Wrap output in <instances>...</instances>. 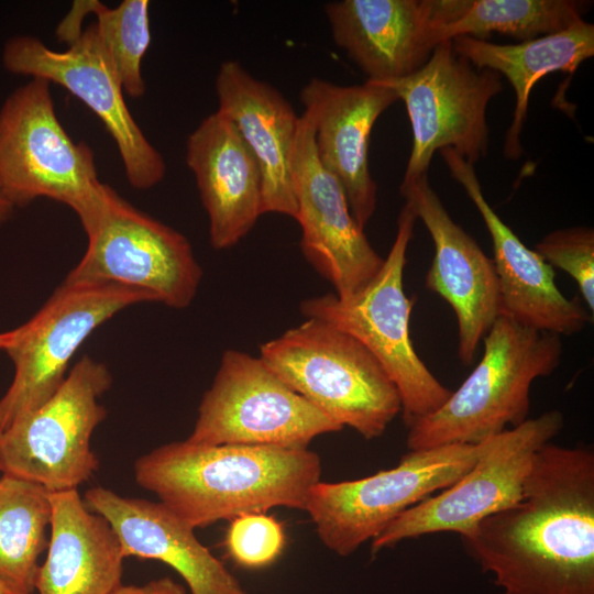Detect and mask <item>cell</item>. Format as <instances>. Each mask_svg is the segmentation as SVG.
<instances>
[{
	"mask_svg": "<svg viewBox=\"0 0 594 594\" xmlns=\"http://www.w3.org/2000/svg\"><path fill=\"white\" fill-rule=\"evenodd\" d=\"M111 594H186V590L172 578L164 576L143 585L121 584Z\"/></svg>",
	"mask_w": 594,
	"mask_h": 594,
	"instance_id": "30",
	"label": "cell"
},
{
	"mask_svg": "<svg viewBox=\"0 0 594 594\" xmlns=\"http://www.w3.org/2000/svg\"><path fill=\"white\" fill-rule=\"evenodd\" d=\"M417 216L405 201L393 245L376 276L360 292L340 298L326 294L304 300L306 318L321 320L361 342L396 385L407 428L437 410L452 391L442 385L417 354L409 336L414 300L404 290L406 253Z\"/></svg>",
	"mask_w": 594,
	"mask_h": 594,
	"instance_id": "6",
	"label": "cell"
},
{
	"mask_svg": "<svg viewBox=\"0 0 594 594\" xmlns=\"http://www.w3.org/2000/svg\"><path fill=\"white\" fill-rule=\"evenodd\" d=\"M85 254L63 284H118L183 309L195 298L202 271L185 235L142 212L111 187Z\"/></svg>",
	"mask_w": 594,
	"mask_h": 594,
	"instance_id": "11",
	"label": "cell"
},
{
	"mask_svg": "<svg viewBox=\"0 0 594 594\" xmlns=\"http://www.w3.org/2000/svg\"><path fill=\"white\" fill-rule=\"evenodd\" d=\"M13 208V205L8 200L0 186V227L9 219Z\"/></svg>",
	"mask_w": 594,
	"mask_h": 594,
	"instance_id": "31",
	"label": "cell"
},
{
	"mask_svg": "<svg viewBox=\"0 0 594 594\" xmlns=\"http://www.w3.org/2000/svg\"><path fill=\"white\" fill-rule=\"evenodd\" d=\"M484 352L460 387L433 413L408 427L409 451L477 444L528 419L535 380L551 375L563 353L561 337L499 315Z\"/></svg>",
	"mask_w": 594,
	"mask_h": 594,
	"instance_id": "3",
	"label": "cell"
},
{
	"mask_svg": "<svg viewBox=\"0 0 594 594\" xmlns=\"http://www.w3.org/2000/svg\"><path fill=\"white\" fill-rule=\"evenodd\" d=\"M151 294L118 284H62L41 309L13 329L6 348L13 378L0 398V432L50 399L86 339L122 309L151 302Z\"/></svg>",
	"mask_w": 594,
	"mask_h": 594,
	"instance_id": "9",
	"label": "cell"
},
{
	"mask_svg": "<svg viewBox=\"0 0 594 594\" xmlns=\"http://www.w3.org/2000/svg\"><path fill=\"white\" fill-rule=\"evenodd\" d=\"M321 462L308 449L174 441L134 463L136 483L193 529L273 507L305 510Z\"/></svg>",
	"mask_w": 594,
	"mask_h": 594,
	"instance_id": "2",
	"label": "cell"
},
{
	"mask_svg": "<svg viewBox=\"0 0 594 594\" xmlns=\"http://www.w3.org/2000/svg\"><path fill=\"white\" fill-rule=\"evenodd\" d=\"M47 554L35 581L38 594H111L122 584L121 543L77 490L51 493Z\"/></svg>",
	"mask_w": 594,
	"mask_h": 594,
	"instance_id": "23",
	"label": "cell"
},
{
	"mask_svg": "<svg viewBox=\"0 0 594 594\" xmlns=\"http://www.w3.org/2000/svg\"><path fill=\"white\" fill-rule=\"evenodd\" d=\"M451 41L455 53L474 67L494 70L513 86L516 103L513 121L505 134L503 154L509 160H517L522 154L520 135L534 85L553 72L573 74L592 57L594 25L581 19L560 32L518 44H495L471 36H458Z\"/></svg>",
	"mask_w": 594,
	"mask_h": 594,
	"instance_id": "24",
	"label": "cell"
},
{
	"mask_svg": "<svg viewBox=\"0 0 594 594\" xmlns=\"http://www.w3.org/2000/svg\"><path fill=\"white\" fill-rule=\"evenodd\" d=\"M68 45L57 52L34 36H14L4 44L2 63L10 73L57 84L80 99L114 140L130 185L139 190L154 187L165 176V161L131 114L95 23Z\"/></svg>",
	"mask_w": 594,
	"mask_h": 594,
	"instance_id": "14",
	"label": "cell"
},
{
	"mask_svg": "<svg viewBox=\"0 0 594 594\" xmlns=\"http://www.w3.org/2000/svg\"><path fill=\"white\" fill-rule=\"evenodd\" d=\"M260 359L287 386L343 428L381 437L402 413L396 385L352 336L314 318L261 345Z\"/></svg>",
	"mask_w": 594,
	"mask_h": 594,
	"instance_id": "4",
	"label": "cell"
},
{
	"mask_svg": "<svg viewBox=\"0 0 594 594\" xmlns=\"http://www.w3.org/2000/svg\"><path fill=\"white\" fill-rule=\"evenodd\" d=\"M563 425V414L552 409L484 440L474 465L455 483L395 518L372 540V552L429 534L469 536L484 518L520 498L537 451Z\"/></svg>",
	"mask_w": 594,
	"mask_h": 594,
	"instance_id": "12",
	"label": "cell"
},
{
	"mask_svg": "<svg viewBox=\"0 0 594 594\" xmlns=\"http://www.w3.org/2000/svg\"><path fill=\"white\" fill-rule=\"evenodd\" d=\"M111 384L103 363L80 359L50 399L0 432V474L51 493L88 481L99 466L91 437L107 416L99 398Z\"/></svg>",
	"mask_w": 594,
	"mask_h": 594,
	"instance_id": "8",
	"label": "cell"
},
{
	"mask_svg": "<svg viewBox=\"0 0 594 594\" xmlns=\"http://www.w3.org/2000/svg\"><path fill=\"white\" fill-rule=\"evenodd\" d=\"M397 100L391 86L372 80L342 86L312 78L300 90L304 110L314 121L317 155L343 186L362 229L377 202V185L369 165L371 132L380 116Z\"/></svg>",
	"mask_w": 594,
	"mask_h": 594,
	"instance_id": "19",
	"label": "cell"
},
{
	"mask_svg": "<svg viewBox=\"0 0 594 594\" xmlns=\"http://www.w3.org/2000/svg\"><path fill=\"white\" fill-rule=\"evenodd\" d=\"M186 163L208 215L210 244L239 243L263 215L258 164L234 124L216 111L189 134Z\"/></svg>",
	"mask_w": 594,
	"mask_h": 594,
	"instance_id": "20",
	"label": "cell"
},
{
	"mask_svg": "<svg viewBox=\"0 0 594 594\" xmlns=\"http://www.w3.org/2000/svg\"><path fill=\"white\" fill-rule=\"evenodd\" d=\"M218 110L237 128L262 175L263 215L295 219L292 155L299 117L272 85L253 77L240 63L223 62L216 76Z\"/></svg>",
	"mask_w": 594,
	"mask_h": 594,
	"instance_id": "22",
	"label": "cell"
},
{
	"mask_svg": "<svg viewBox=\"0 0 594 594\" xmlns=\"http://www.w3.org/2000/svg\"><path fill=\"white\" fill-rule=\"evenodd\" d=\"M50 86L31 78L0 108V186L13 207L37 198L67 205L87 232L110 187L98 178L91 148L74 142L58 120Z\"/></svg>",
	"mask_w": 594,
	"mask_h": 594,
	"instance_id": "5",
	"label": "cell"
},
{
	"mask_svg": "<svg viewBox=\"0 0 594 594\" xmlns=\"http://www.w3.org/2000/svg\"><path fill=\"white\" fill-rule=\"evenodd\" d=\"M0 594H24L16 587L0 581Z\"/></svg>",
	"mask_w": 594,
	"mask_h": 594,
	"instance_id": "33",
	"label": "cell"
},
{
	"mask_svg": "<svg viewBox=\"0 0 594 594\" xmlns=\"http://www.w3.org/2000/svg\"><path fill=\"white\" fill-rule=\"evenodd\" d=\"M51 492L0 474V581L24 594L35 591L40 556L47 549Z\"/></svg>",
	"mask_w": 594,
	"mask_h": 594,
	"instance_id": "25",
	"label": "cell"
},
{
	"mask_svg": "<svg viewBox=\"0 0 594 594\" xmlns=\"http://www.w3.org/2000/svg\"><path fill=\"white\" fill-rule=\"evenodd\" d=\"M466 0H341L324 6L334 43L367 80L391 82L416 72L441 42L442 24Z\"/></svg>",
	"mask_w": 594,
	"mask_h": 594,
	"instance_id": "16",
	"label": "cell"
},
{
	"mask_svg": "<svg viewBox=\"0 0 594 594\" xmlns=\"http://www.w3.org/2000/svg\"><path fill=\"white\" fill-rule=\"evenodd\" d=\"M284 544L282 525L264 513H249L233 518L227 534L229 554L238 564L249 569L273 563Z\"/></svg>",
	"mask_w": 594,
	"mask_h": 594,
	"instance_id": "29",
	"label": "cell"
},
{
	"mask_svg": "<svg viewBox=\"0 0 594 594\" xmlns=\"http://www.w3.org/2000/svg\"><path fill=\"white\" fill-rule=\"evenodd\" d=\"M399 190L433 241L435 255L426 275V288L452 307L458 323V356L470 365L480 341L499 316L493 260L451 218L428 175L400 184Z\"/></svg>",
	"mask_w": 594,
	"mask_h": 594,
	"instance_id": "17",
	"label": "cell"
},
{
	"mask_svg": "<svg viewBox=\"0 0 594 594\" xmlns=\"http://www.w3.org/2000/svg\"><path fill=\"white\" fill-rule=\"evenodd\" d=\"M292 180L301 228L300 249L311 266L345 298L364 288L384 258L355 221L339 179L320 162L310 113L299 117Z\"/></svg>",
	"mask_w": 594,
	"mask_h": 594,
	"instance_id": "15",
	"label": "cell"
},
{
	"mask_svg": "<svg viewBox=\"0 0 594 594\" xmlns=\"http://www.w3.org/2000/svg\"><path fill=\"white\" fill-rule=\"evenodd\" d=\"M535 251L553 268L568 273L576 283L588 311L594 312V231L576 226L546 234Z\"/></svg>",
	"mask_w": 594,
	"mask_h": 594,
	"instance_id": "28",
	"label": "cell"
},
{
	"mask_svg": "<svg viewBox=\"0 0 594 594\" xmlns=\"http://www.w3.org/2000/svg\"><path fill=\"white\" fill-rule=\"evenodd\" d=\"M237 594H244V592H242V593H237Z\"/></svg>",
	"mask_w": 594,
	"mask_h": 594,
	"instance_id": "34",
	"label": "cell"
},
{
	"mask_svg": "<svg viewBox=\"0 0 594 594\" xmlns=\"http://www.w3.org/2000/svg\"><path fill=\"white\" fill-rule=\"evenodd\" d=\"M504 594H594V452L542 446L520 498L462 538Z\"/></svg>",
	"mask_w": 594,
	"mask_h": 594,
	"instance_id": "1",
	"label": "cell"
},
{
	"mask_svg": "<svg viewBox=\"0 0 594 594\" xmlns=\"http://www.w3.org/2000/svg\"><path fill=\"white\" fill-rule=\"evenodd\" d=\"M440 154L451 176L463 187L490 232L498 283L499 315L517 323L558 336L581 332L592 314L578 298L565 297L556 284L553 268L528 249L487 202L474 166L454 150Z\"/></svg>",
	"mask_w": 594,
	"mask_h": 594,
	"instance_id": "18",
	"label": "cell"
},
{
	"mask_svg": "<svg viewBox=\"0 0 594 594\" xmlns=\"http://www.w3.org/2000/svg\"><path fill=\"white\" fill-rule=\"evenodd\" d=\"M342 429L287 386L260 356L227 350L186 440L307 449L316 437Z\"/></svg>",
	"mask_w": 594,
	"mask_h": 594,
	"instance_id": "10",
	"label": "cell"
},
{
	"mask_svg": "<svg viewBox=\"0 0 594 594\" xmlns=\"http://www.w3.org/2000/svg\"><path fill=\"white\" fill-rule=\"evenodd\" d=\"M82 499L111 525L124 558L153 559L169 565L190 594L244 592L237 578L197 539L195 529L161 502L124 497L102 486L89 488Z\"/></svg>",
	"mask_w": 594,
	"mask_h": 594,
	"instance_id": "21",
	"label": "cell"
},
{
	"mask_svg": "<svg viewBox=\"0 0 594 594\" xmlns=\"http://www.w3.org/2000/svg\"><path fill=\"white\" fill-rule=\"evenodd\" d=\"M482 448L481 442L414 450L389 470L360 480L318 482L305 510L321 542L338 556H350L406 509L455 483Z\"/></svg>",
	"mask_w": 594,
	"mask_h": 594,
	"instance_id": "7",
	"label": "cell"
},
{
	"mask_svg": "<svg viewBox=\"0 0 594 594\" xmlns=\"http://www.w3.org/2000/svg\"><path fill=\"white\" fill-rule=\"evenodd\" d=\"M148 7L147 0H124L116 8L86 1L87 12L96 15L95 25L124 94L132 98L145 92L141 66L151 42Z\"/></svg>",
	"mask_w": 594,
	"mask_h": 594,
	"instance_id": "27",
	"label": "cell"
},
{
	"mask_svg": "<svg viewBox=\"0 0 594 594\" xmlns=\"http://www.w3.org/2000/svg\"><path fill=\"white\" fill-rule=\"evenodd\" d=\"M13 337V330L0 333V350H6Z\"/></svg>",
	"mask_w": 594,
	"mask_h": 594,
	"instance_id": "32",
	"label": "cell"
},
{
	"mask_svg": "<svg viewBox=\"0 0 594 594\" xmlns=\"http://www.w3.org/2000/svg\"><path fill=\"white\" fill-rule=\"evenodd\" d=\"M587 1L468 0L462 13L442 24L440 42L458 36L487 37L490 33L522 41L560 32L582 19Z\"/></svg>",
	"mask_w": 594,
	"mask_h": 594,
	"instance_id": "26",
	"label": "cell"
},
{
	"mask_svg": "<svg viewBox=\"0 0 594 594\" xmlns=\"http://www.w3.org/2000/svg\"><path fill=\"white\" fill-rule=\"evenodd\" d=\"M386 84L404 101L413 131L402 184L428 175L438 150L450 147L472 165L487 154L486 109L503 90L502 76L474 67L451 40L437 45L416 72Z\"/></svg>",
	"mask_w": 594,
	"mask_h": 594,
	"instance_id": "13",
	"label": "cell"
}]
</instances>
